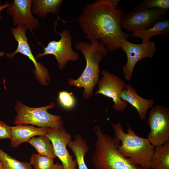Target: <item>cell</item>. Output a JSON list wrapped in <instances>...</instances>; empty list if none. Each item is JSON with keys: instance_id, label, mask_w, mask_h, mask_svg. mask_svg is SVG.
<instances>
[{"instance_id": "cell-20", "label": "cell", "mask_w": 169, "mask_h": 169, "mask_svg": "<svg viewBox=\"0 0 169 169\" xmlns=\"http://www.w3.org/2000/svg\"><path fill=\"white\" fill-rule=\"evenodd\" d=\"M28 142L34 147L38 154L53 159L57 157L53 145L46 135L33 137Z\"/></svg>"}, {"instance_id": "cell-29", "label": "cell", "mask_w": 169, "mask_h": 169, "mask_svg": "<svg viewBox=\"0 0 169 169\" xmlns=\"http://www.w3.org/2000/svg\"><path fill=\"white\" fill-rule=\"evenodd\" d=\"M0 168H2V164L0 161Z\"/></svg>"}, {"instance_id": "cell-6", "label": "cell", "mask_w": 169, "mask_h": 169, "mask_svg": "<svg viewBox=\"0 0 169 169\" xmlns=\"http://www.w3.org/2000/svg\"><path fill=\"white\" fill-rule=\"evenodd\" d=\"M167 14L168 10L148 8L140 3L125 14L121 27L132 32L147 29L157 22L166 19Z\"/></svg>"}, {"instance_id": "cell-12", "label": "cell", "mask_w": 169, "mask_h": 169, "mask_svg": "<svg viewBox=\"0 0 169 169\" xmlns=\"http://www.w3.org/2000/svg\"><path fill=\"white\" fill-rule=\"evenodd\" d=\"M46 136L51 141L55 155L62 162L64 169H77L76 160L67 147L68 142L71 140L70 134L64 128L58 130L49 128Z\"/></svg>"}, {"instance_id": "cell-19", "label": "cell", "mask_w": 169, "mask_h": 169, "mask_svg": "<svg viewBox=\"0 0 169 169\" xmlns=\"http://www.w3.org/2000/svg\"><path fill=\"white\" fill-rule=\"evenodd\" d=\"M151 169H169V141L155 147Z\"/></svg>"}, {"instance_id": "cell-10", "label": "cell", "mask_w": 169, "mask_h": 169, "mask_svg": "<svg viewBox=\"0 0 169 169\" xmlns=\"http://www.w3.org/2000/svg\"><path fill=\"white\" fill-rule=\"evenodd\" d=\"M27 29L22 24L17 25L15 28H11V32L18 42L16 50L13 53L6 54V56L13 59L18 53L27 56L33 63L35 70L33 73L36 79L42 85H47L49 83L50 78L47 69L40 62H38L33 54L28 42L26 34Z\"/></svg>"}, {"instance_id": "cell-18", "label": "cell", "mask_w": 169, "mask_h": 169, "mask_svg": "<svg viewBox=\"0 0 169 169\" xmlns=\"http://www.w3.org/2000/svg\"><path fill=\"white\" fill-rule=\"evenodd\" d=\"M62 2V0H31L32 11L44 18L49 13H57Z\"/></svg>"}, {"instance_id": "cell-11", "label": "cell", "mask_w": 169, "mask_h": 169, "mask_svg": "<svg viewBox=\"0 0 169 169\" xmlns=\"http://www.w3.org/2000/svg\"><path fill=\"white\" fill-rule=\"evenodd\" d=\"M102 76L99 80L98 89L95 95H102L111 98L114 104L112 106L117 111L122 112L127 108V103L122 100L120 96L121 91L125 88V83L116 74L103 70Z\"/></svg>"}, {"instance_id": "cell-5", "label": "cell", "mask_w": 169, "mask_h": 169, "mask_svg": "<svg viewBox=\"0 0 169 169\" xmlns=\"http://www.w3.org/2000/svg\"><path fill=\"white\" fill-rule=\"evenodd\" d=\"M55 106L54 102L43 107H28L17 100L15 109L17 112L13 124H30L39 127L52 128L61 129L64 128V122L59 115L51 114L48 111Z\"/></svg>"}, {"instance_id": "cell-15", "label": "cell", "mask_w": 169, "mask_h": 169, "mask_svg": "<svg viewBox=\"0 0 169 169\" xmlns=\"http://www.w3.org/2000/svg\"><path fill=\"white\" fill-rule=\"evenodd\" d=\"M49 127H39L27 124H20L11 126L10 146L17 148L22 143L27 142L35 136L46 135Z\"/></svg>"}, {"instance_id": "cell-8", "label": "cell", "mask_w": 169, "mask_h": 169, "mask_svg": "<svg viewBox=\"0 0 169 169\" xmlns=\"http://www.w3.org/2000/svg\"><path fill=\"white\" fill-rule=\"evenodd\" d=\"M120 42L121 49L125 53L127 57V62L122 68V72L125 79L130 81L136 63L144 59L152 58L156 54V45L152 41L136 44L123 38Z\"/></svg>"}, {"instance_id": "cell-17", "label": "cell", "mask_w": 169, "mask_h": 169, "mask_svg": "<svg viewBox=\"0 0 169 169\" xmlns=\"http://www.w3.org/2000/svg\"><path fill=\"white\" fill-rule=\"evenodd\" d=\"M67 146L74 155L78 169H89L85 164L84 156L88 152L89 148L86 141L79 134H76L73 141H69Z\"/></svg>"}, {"instance_id": "cell-25", "label": "cell", "mask_w": 169, "mask_h": 169, "mask_svg": "<svg viewBox=\"0 0 169 169\" xmlns=\"http://www.w3.org/2000/svg\"><path fill=\"white\" fill-rule=\"evenodd\" d=\"M11 126L0 120V139H10Z\"/></svg>"}, {"instance_id": "cell-23", "label": "cell", "mask_w": 169, "mask_h": 169, "mask_svg": "<svg viewBox=\"0 0 169 169\" xmlns=\"http://www.w3.org/2000/svg\"><path fill=\"white\" fill-rule=\"evenodd\" d=\"M58 99L60 105L65 109L72 108L75 105V99L72 92L69 93L65 90L60 91Z\"/></svg>"}, {"instance_id": "cell-28", "label": "cell", "mask_w": 169, "mask_h": 169, "mask_svg": "<svg viewBox=\"0 0 169 169\" xmlns=\"http://www.w3.org/2000/svg\"><path fill=\"white\" fill-rule=\"evenodd\" d=\"M111 4L115 8H118V5L120 0H109Z\"/></svg>"}, {"instance_id": "cell-26", "label": "cell", "mask_w": 169, "mask_h": 169, "mask_svg": "<svg viewBox=\"0 0 169 169\" xmlns=\"http://www.w3.org/2000/svg\"><path fill=\"white\" fill-rule=\"evenodd\" d=\"M12 4V2L10 3H9L8 2H7L4 4L0 5V14L1 12L5 8H7L8 7L10 6ZM1 18V16L0 14V19ZM5 54V53L3 52H0V57H1L3 56L4 54Z\"/></svg>"}, {"instance_id": "cell-16", "label": "cell", "mask_w": 169, "mask_h": 169, "mask_svg": "<svg viewBox=\"0 0 169 169\" xmlns=\"http://www.w3.org/2000/svg\"><path fill=\"white\" fill-rule=\"evenodd\" d=\"M157 35H161L166 38L169 37L168 19L157 22L147 29L133 32L130 36L140 38L142 43H146L151 38Z\"/></svg>"}, {"instance_id": "cell-2", "label": "cell", "mask_w": 169, "mask_h": 169, "mask_svg": "<svg viewBox=\"0 0 169 169\" xmlns=\"http://www.w3.org/2000/svg\"><path fill=\"white\" fill-rule=\"evenodd\" d=\"M75 48L83 54L86 65L79 77L76 79L69 78L68 83L70 86L83 88V97L88 100L92 96L95 86L99 83L100 64L107 55L108 51L99 40L90 43L79 41L76 44Z\"/></svg>"}, {"instance_id": "cell-7", "label": "cell", "mask_w": 169, "mask_h": 169, "mask_svg": "<svg viewBox=\"0 0 169 169\" xmlns=\"http://www.w3.org/2000/svg\"><path fill=\"white\" fill-rule=\"evenodd\" d=\"M150 128L147 139L155 147L169 141V108L156 105L150 110L147 120Z\"/></svg>"}, {"instance_id": "cell-1", "label": "cell", "mask_w": 169, "mask_h": 169, "mask_svg": "<svg viewBox=\"0 0 169 169\" xmlns=\"http://www.w3.org/2000/svg\"><path fill=\"white\" fill-rule=\"evenodd\" d=\"M125 14L123 8H115L109 0H100L85 5L78 20L87 40L100 39L108 51L113 52L121 49L120 40L131 37L121 27Z\"/></svg>"}, {"instance_id": "cell-27", "label": "cell", "mask_w": 169, "mask_h": 169, "mask_svg": "<svg viewBox=\"0 0 169 169\" xmlns=\"http://www.w3.org/2000/svg\"><path fill=\"white\" fill-rule=\"evenodd\" d=\"M51 169H64V168L62 164L57 162L54 163Z\"/></svg>"}, {"instance_id": "cell-24", "label": "cell", "mask_w": 169, "mask_h": 169, "mask_svg": "<svg viewBox=\"0 0 169 169\" xmlns=\"http://www.w3.org/2000/svg\"><path fill=\"white\" fill-rule=\"evenodd\" d=\"M141 3L150 9H169V0H144Z\"/></svg>"}, {"instance_id": "cell-4", "label": "cell", "mask_w": 169, "mask_h": 169, "mask_svg": "<svg viewBox=\"0 0 169 169\" xmlns=\"http://www.w3.org/2000/svg\"><path fill=\"white\" fill-rule=\"evenodd\" d=\"M111 125L114 136L121 142L118 151L143 169H151V159L155 147L147 138L138 136L129 125L127 133L124 131L120 122Z\"/></svg>"}, {"instance_id": "cell-30", "label": "cell", "mask_w": 169, "mask_h": 169, "mask_svg": "<svg viewBox=\"0 0 169 169\" xmlns=\"http://www.w3.org/2000/svg\"><path fill=\"white\" fill-rule=\"evenodd\" d=\"M0 169H2V168H0Z\"/></svg>"}, {"instance_id": "cell-13", "label": "cell", "mask_w": 169, "mask_h": 169, "mask_svg": "<svg viewBox=\"0 0 169 169\" xmlns=\"http://www.w3.org/2000/svg\"><path fill=\"white\" fill-rule=\"evenodd\" d=\"M31 5V0H14L7 11L12 16L13 25L22 24L32 33L39 27V23L32 15Z\"/></svg>"}, {"instance_id": "cell-22", "label": "cell", "mask_w": 169, "mask_h": 169, "mask_svg": "<svg viewBox=\"0 0 169 169\" xmlns=\"http://www.w3.org/2000/svg\"><path fill=\"white\" fill-rule=\"evenodd\" d=\"M54 159L35 153L31 155L29 163L33 169H51L54 164Z\"/></svg>"}, {"instance_id": "cell-21", "label": "cell", "mask_w": 169, "mask_h": 169, "mask_svg": "<svg viewBox=\"0 0 169 169\" xmlns=\"http://www.w3.org/2000/svg\"><path fill=\"white\" fill-rule=\"evenodd\" d=\"M0 161L2 164V169H33L29 162H23L17 160L0 147Z\"/></svg>"}, {"instance_id": "cell-9", "label": "cell", "mask_w": 169, "mask_h": 169, "mask_svg": "<svg viewBox=\"0 0 169 169\" xmlns=\"http://www.w3.org/2000/svg\"><path fill=\"white\" fill-rule=\"evenodd\" d=\"M54 30L60 35V40L49 42L47 46L44 47V52L38 54L35 58L53 55L57 61L59 69L61 70L64 68L68 61L76 62L79 56L72 49V36L69 30L64 29L61 33L57 32L55 28Z\"/></svg>"}, {"instance_id": "cell-14", "label": "cell", "mask_w": 169, "mask_h": 169, "mask_svg": "<svg viewBox=\"0 0 169 169\" xmlns=\"http://www.w3.org/2000/svg\"><path fill=\"white\" fill-rule=\"evenodd\" d=\"M120 96L122 100L128 103L135 108L142 120L146 119L148 110L155 104L153 100L145 99L139 96L135 89L129 84H125Z\"/></svg>"}, {"instance_id": "cell-3", "label": "cell", "mask_w": 169, "mask_h": 169, "mask_svg": "<svg viewBox=\"0 0 169 169\" xmlns=\"http://www.w3.org/2000/svg\"><path fill=\"white\" fill-rule=\"evenodd\" d=\"M97 136L92 158L96 169H143L118 151L120 141L114 136L104 133L100 126L95 127Z\"/></svg>"}]
</instances>
